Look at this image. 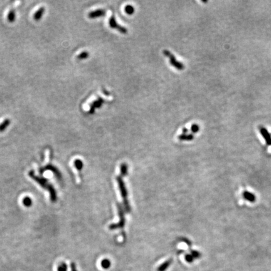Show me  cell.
<instances>
[{
	"instance_id": "1",
	"label": "cell",
	"mask_w": 271,
	"mask_h": 271,
	"mask_svg": "<svg viewBox=\"0 0 271 271\" xmlns=\"http://www.w3.org/2000/svg\"><path fill=\"white\" fill-rule=\"evenodd\" d=\"M116 179L117 181L119 188L120 189V192H121L122 197L123 198L125 209H126V211L128 213H129L131 212V208H130V205H129V203L128 200V192L126 190V186H125L124 181L120 176H117L116 178Z\"/></svg>"
},
{
	"instance_id": "2",
	"label": "cell",
	"mask_w": 271,
	"mask_h": 271,
	"mask_svg": "<svg viewBox=\"0 0 271 271\" xmlns=\"http://www.w3.org/2000/svg\"><path fill=\"white\" fill-rule=\"evenodd\" d=\"M163 54L166 57L169 58L170 63L172 65V66H173L174 67H175L176 69H177L179 70H182L183 69H184V65L181 63V62L177 61V60L176 59V58L175 57L173 54L171 53L170 51H168V50H164Z\"/></svg>"
},
{
	"instance_id": "3",
	"label": "cell",
	"mask_w": 271,
	"mask_h": 271,
	"mask_svg": "<svg viewBox=\"0 0 271 271\" xmlns=\"http://www.w3.org/2000/svg\"><path fill=\"white\" fill-rule=\"evenodd\" d=\"M117 208H118L119 215V217H120V222H119V223H118L117 224L111 225L109 226V228L111 229V230H114V229H116V228H122V227H124V226L125 225L124 212V210L122 209V207L121 205L118 204Z\"/></svg>"
},
{
	"instance_id": "4",
	"label": "cell",
	"mask_w": 271,
	"mask_h": 271,
	"mask_svg": "<svg viewBox=\"0 0 271 271\" xmlns=\"http://www.w3.org/2000/svg\"><path fill=\"white\" fill-rule=\"evenodd\" d=\"M109 26L111 28H114V29H117L119 32H120L122 33H126L128 32V30L126 28H124V27H122L117 23L114 15H112L109 18Z\"/></svg>"
},
{
	"instance_id": "5",
	"label": "cell",
	"mask_w": 271,
	"mask_h": 271,
	"mask_svg": "<svg viewBox=\"0 0 271 271\" xmlns=\"http://www.w3.org/2000/svg\"><path fill=\"white\" fill-rule=\"evenodd\" d=\"M259 131H260V134H262V137L264 138V139H265L266 144L269 146H270L271 145V135L268 132L267 129L263 126H260L259 127Z\"/></svg>"
},
{
	"instance_id": "6",
	"label": "cell",
	"mask_w": 271,
	"mask_h": 271,
	"mask_svg": "<svg viewBox=\"0 0 271 271\" xmlns=\"http://www.w3.org/2000/svg\"><path fill=\"white\" fill-rule=\"evenodd\" d=\"M104 102V100L101 97H98L97 100L94 101L91 105L89 113L90 114H94L95 112V109L96 108H99L102 106V104Z\"/></svg>"
},
{
	"instance_id": "7",
	"label": "cell",
	"mask_w": 271,
	"mask_h": 271,
	"mask_svg": "<svg viewBox=\"0 0 271 271\" xmlns=\"http://www.w3.org/2000/svg\"><path fill=\"white\" fill-rule=\"evenodd\" d=\"M106 13V11L104 10H103V9H99V10H97L95 11H92V12L89 13L88 16H89V18L94 19V18H96L102 17V16H105Z\"/></svg>"
},
{
	"instance_id": "8",
	"label": "cell",
	"mask_w": 271,
	"mask_h": 271,
	"mask_svg": "<svg viewBox=\"0 0 271 271\" xmlns=\"http://www.w3.org/2000/svg\"><path fill=\"white\" fill-rule=\"evenodd\" d=\"M44 12H45V8L44 7L40 8L33 15L34 19L36 21L40 20L41 18V17H42Z\"/></svg>"
},
{
	"instance_id": "9",
	"label": "cell",
	"mask_w": 271,
	"mask_h": 271,
	"mask_svg": "<svg viewBox=\"0 0 271 271\" xmlns=\"http://www.w3.org/2000/svg\"><path fill=\"white\" fill-rule=\"evenodd\" d=\"M173 262V259H170L168 260L165 261L164 263H163L158 268V271H165L166 269H167L169 266Z\"/></svg>"
},
{
	"instance_id": "10",
	"label": "cell",
	"mask_w": 271,
	"mask_h": 271,
	"mask_svg": "<svg viewBox=\"0 0 271 271\" xmlns=\"http://www.w3.org/2000/svg\"><path fill=\"white\" fill-rule=\"evenodd\" d=\"M8 22L10 23H13L15 21L16 19V10L14 8H11L8 13V16H7Z\"/></svg>"
},
{
	"instance_id": "11",
	"label": "cell",
	"mask_w": 271,
	"mask_h": 271,
	"mask_svg": "<svg viewBox=\"0 0 271 271\" xmlns=\"http://www.w3.org/2000/svg\"><path fill=\"white\" fill-rule=\"evenodd\" d=\"M243 197L245 198V199H246L247 200H248L250 202H254L256 200V197L252 193H250L248 192L245 191L243 192Z\"/></svg>"
},
{
	"instance_id": "12",
	"label": "cell",
	"mask_w": 271,
	"mask_h": 271,
	"mask_svg": "<svg viewBox=\"0 0 271 271\" xmlns=\"http://www.w3.org/2000/svg\"><path fill=\"white\" fill-rule=\"evenodd\" d=\"M11 124V121L9 119H6L0 124V132H3Z\"/></svg>"
},
{
	"instance_id": "13",
	"label": "cell",
	"mask_w": 271,
	"mask_h": 271,
	"mask_svg": "<svg viewBox=\"0 0 271 271\" xmlns=\"http://www.w3.org/2000/svg\"><path fill=\"white\" fill-rule=\"evenodd\" d=\"M194 136L193 134H183L178 136V139L181 141H192L193 139Z\"/></svg>"
},
{
	"instance_id": "14",
	"label": "cell",
	"mask_w": 271,
	"mask_h": 271,
	"mask_svg": "<svg viewBox=\"0 0 271 271\" xmlns=\"http://www.w3.org/2000/svg\"><path fill=\"white\" fill-rule=\"evenodd\" d=\"M121 173L122 176H126L128 174V166L126 164L123 163L121 165Z\"/></svg>"
},
{
	"instance_id": "15",
	"label": "cell",
	"mask_w": 271,
	"mask_h": 271,
	"mask_svg": "<svg viewBox=\"0 0 271 271\" xmlns=\"http://www.w3.org/2000/svg\"><path fill=\"white\" fill-rule=\"evenodd\" d=\"M101 265L104 269H108L111 267V262L109 259H104V260H102V261L101 262Z\"/></svg>"
},
{
	"instance_id": "16",
	"label": "cell",
	"mask_w": 271,
	"mask_h": 271,
	"mask_svg": "<svg viewBox=\"0 0 271 271\" xmlns=\"http://www.w3.org/2000/svg\"><path fill=\"white\" fill-rule=\"evenodd\" d=\"M74 165H75V168H76L78 170H81L82 169V168H83V166H84V164H83L82 161L81 160H80V159H76V160H75V161H74Z\"/></svg>"
},
{
	"instance_id": "17",
	"label": "cell",
	"mask_w": 271,
	"mask_h": 271,
	"mask_svg": "<svg viewBox=\"0 0 271 271\" xmlns=\"http://www.w3.org/2000/svg\"><path fill=\"white\" fill-rule=\"evenodd\" d=\"M125 11L128 14V15H133L134 12V8L133 6L131 5H127L126 7H125Z\"/></svg>"
},
{
	"instance_id": "18",
	"label": "cell",
	"mask_w": 271,
	"mask_h": 271,
	"mask_svg": "<svg viewBox=\"0 0 271 271\" xmlns=\"http://www.w3.org/2000/svg\"><path fill=\"white\" fill-rule=\"evenodd\" d=\"M89 54L87 52H83L77 56V58L79 60L86 59L89 57Z\"/></svg>"
},
{
	"instance_id": "19",
	"label": "cell",
	"mask_w": 271,
	"mask_h": 271,
	"mask_svg": "<svg viewBox=\"0 0 271 271\" xmlns=\"http://www.w3.org/2000/svg\"><path fill=\"white\" fill-rule=\"evenodd\" d=\"M200 127L197 124H193L191 127V131L193 133H197L199 131Z\"/></svg>"
},
{
	"instance_id": "20",
	"label": "cell",
	"mask_w": 271,
	"mask_h": 271,
	"mask_svg": "<svg viewBox=\"0 0 271 271\" xmlns=\"http://www.w3.org/2000/svg\"><path fill=\"white\" fill-rule=\"evenodd\" d=\"M67 264L64 263L61 264L58 268V271H67Z\"/></svg>"
},
{
	"instance_id": "21",
	"label": "cell",
	"mask_w": 271,
	"mask_h": 271,
	"mask_svg": "<svg viewBox=\"0 0 271 271\" xmlns=\"http://www.w3.org/2000/svg\"><path fill=\"white\" fill-rule=\"evenodd\" d=\"M23 203L27 206H30L32 205V200L29 197H27L23 200Z\"/></svg>"
},
{
	"instance_id": "22",
	"label": "cell",
	"mask_w": 271,
	"mask_h": 271,
	"mask_svg": "<svg viewBox=\"0 0 271 271\" xmlns=\"http://www.w3.org/2000/svg\"><path fill=\"white\" fill-rule=\"evenodd\" d=\"M50 152L49 150H47L45 153V164H47L49 163L50 161Z\"/></svg>"
},
{
	"instance_id": "23",
	"label": "cell",
	"mask_w": 271,
	"mask_h": 271,
	"mask_svg": "<svg viewBox=\"0 0 271 271\" xmlns=\"http://www.w3.org/2000/svg\"><path fill=\"white\" fill-rule=\"evenodd\" d=\"M193 257L192 255L186 254L185 256V259L188 262H192L193 261Z\"/></svg>"
},
{
	"instance_id": "24",
	"label": "cell",
	"mask_w": 271,
	"mask_h": 271,
	"mask_svg": "<svg viewBox=\"0 0 271 271\" xmlns=\"http://www.w3.org/2000/svg\"><path fill=\"white\" fill-rule=\"evenodd\" d=\"M192 256L193 257V258H198V257H200V254L198 251H192Z\"/></svg>"
},
{
	"instance_id": "25",
	"label": "cell",
	"mask_w": 271,
	"mask_h": 271,
	"mask_svg": "<svg viewBox=\"0 0 271 271\" xmlns=\"http://www.w3.org/2000/svg\"><path fill=\"white\" fill-rule=\"evenodd\" d=\"M71 271H77L76 268V265L75 264V263L71 264Z\"/></svg>"
},
{
	"instance_id": "26",
	"label": "cell",
	"mask_w": 271,
	"mask_h": 271,
	"mask_svg": "<svg viewBox=\"0 0 271 271\" xmlns=\"http://www.w3.org/2000/svg\"><path fill=\"white\" fill-rule=\"evenodd\" d=\"M187 132H188V129H186V128H183V134H186V133H187Z\"/></svg>"
}]
</instances>
